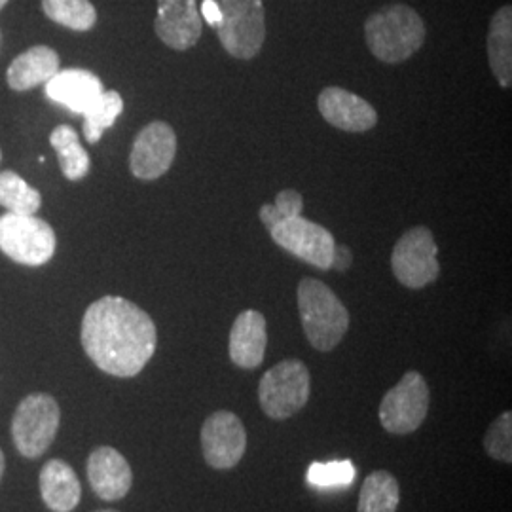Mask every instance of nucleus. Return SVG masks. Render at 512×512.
Segmentation results:
<instances>
[{
  "mask_svg": "<svg viewBox=\"0 0 512 512\" xmlns=\"http://www.w3.org/2000/svg\"><path fill=\"white\" fill-rule=\"evenodd\" d=\"M80 338L93 365L116 378L137 376L158 344L152 317L122 296L93 302L84 313Z\"/></svg>",
  "mask_w": 512,
  "mask_h": 512,
  "instance_id": "f257e3e1",
  "label": "nucleus"
},
{
  "mask_svg": "<svg viewBox=\"0 0 512 512\" xmlns=\"http://www.w3.org/2000/svg\"><path fill=\"white\" fill-rule=\"evenodd\" d=\"M425 23L406 4H393L366 19L368 50L384 63H403L425 42Z\"/></svg>",
  "mask_w": 512,
  "mask_h": 512,
  "instance_id": "f03ea898",
  "label": "nucleus"
},
{
  "mask_svg": "<svg viewBox=\"0 0 512 512\" xmlns=\"http://www.w3.org/2000/svg\"><path fill=\"white\" fill-rule=\"evenodd\" d=\"M298 311L302 329L317 351H332L349 329V311L329 285L306 277L298 285Z\"/></svg>",
  "mask_w": 512,
  "mask_h": 512,
  "instance_id": "7ed1b4c3",
  "label": "nucleus"
},
{
  "mask_svg": "<svg viewBox=\"0 0 512 512\" xmlns=\"http://www.w3.org/2000/svg\"><path fill=\"white\" fill-rule=\"evenodd\" d=\"M310 370L298 359L272 366L258 384V401L268 418L285 421L298 414L310 399Z\"/></svg>",
  "mask_w": 512,
  "mask_h": 512,
  "instance_id": "20e7f679",
  "label": "nucleus"
},
{
  "mask_svg": "<svg viewBox=\"0 0 512 512\" xmlns=\"http://www.w3.org/2000/svg\"><path fill=\"white\" fill-rule=\"evenodd\" d=\"M222 48L236 59H253L264 44L266 23L262 0H217Z\"/></svg>",
  "mask_w": 512,
  "mask_h": 512,
  "instance_id": "39448f33",
  "label": "nucleus"
},
{
  "mask_svg": "<svg viewBox=\"0 0 512 512\" xmlns=\"http://www.w3.org/2000/svg\"><path fill=\"white\" fill-rule=\"evenodd\" d=\"M61 421L59 404L46 393H35L19 403L12 421V437L23 458H40L54 442Z\"/></svg>",
  "mask_w": 512,
  "mask_h": 512,
  "instance_id": "423d86ee",
  "label": "nucleus"
},
{
  "mask_svg": "<svg viewBox=\"0 0 512 512\" xmlns=\"http://www.w3.org/2000/svg\"><path fill=\"white\" fill-rule=\"evenodd\" d=\"M55 234L35 215L6 213L0 217V251L23 266H42L55 253Z\"/></svg>",
  "mask_w": 512,
  "mask_h": 512,
  "instance_id": "0eeeda50",
  "label": "nucleus"
},
{
  "mask_svg": "<svg viewBox=\"0 0 512 512\" xmlns=\"http://www.w3.org/2000/svg\"><path fill=\"white\" fill-rule=\"evenodd\" d=\"M431 393L420 372L410 370L391 387L380 404V423L391 435H410L418 431L429 414Z\"/></svg>",
  "mask_w": 512,
  "mask_h": 512,
  "instance_id": "6e6552de",
  "label": "nucleus"
},
{
  "mask_svg": "<svg viewBox=\"0 0 512 512\" xmlns=\"http://www.w3.org/2000/svg\"><path fill=\"white\" fill-rule=\"evenodd\" d=\"M439 247L429 228L416 226L397 241L391 255V270L408 289H423L440 274Z\"/></svg>",
  "mask_w": 512,
  "mask_h": 512,
  "instance_id": "1a4fd4ad",
  "label": "nucleus"
},
{
  "mask_svg": "<svg viewBox=\"0 0 512 512\" xmlns=\"http://www.w3.org/2000/svg\"><path fill=\"white\" fill-rule=\"evenodd\" d=\"M203 458L209 467L217 471H228L238 465L247 450V433L243 421L230 410L213 412L203 421Z\"/></svg>",
  "mask_w": 512,
  "mask_h": 512,
  "instance_id": "9d476101",
  "label": "nucleus"
},
{
  "mask_svg": "<svg viewBox=\"0 0 512 512\" xmlns=\"http://www.w3.org/2000/svg\"><path fill=\"white\" fill-rule=\"evenodd\" d=\"M270 234L275 243L283 247L287 253L323 272L330 270L336 241L327 228L311 220L294 217L277 224L270 230Z\"/></svg>",
  "mask_w": 512,
  "mask_h": 512,
  "instance_id": "9b49d317",
  "label": "nucleus"
},
{
  "mask_svg": "<svg viewBox=\"0 0 512 512\" xmlns=\"http://www.w3.org/2000/svg\"><path fill=\"white\" fill-rule=\"evenodd\" d=\"M177 154V137L165 122H152L139 131L129 156L131 173L141 181H156L169 171Z\"/></svg>",
  "mask_w": 512,
  "mask_h": 512,
  "instance_id": "f8f14e48",
  "label": "nucleus"
},
{
  "mask_svg": "<svg viewBox=\"0 0 512 512\" xmlns=\"http://www.w3.org/2000/svg\"><path fill=\"white\" fill-rule=\"evenodd\" d=\"M154 29L160 40L171 50H190L202 37V16L198 0H158Z\"/></svg>",
  "mask_w": 512,
  "mask_h": 512,
  "instance_id": "ddd939ff",
  "label": "nucleus"
},
{
  "mask_svg": "<svg viewBox=\"0 0 512 512\" xmlns=\"http://www.w3.org/2000/svg\"><path fill=\"white\" fill-rule=\"evenodd\" d=\"M317 105L330 126L342 131L363 133L374 128L378 122V114L368 101L342 88L332 86L323 90Z\"/></svg>",
  "mask_w": 512,
  "mask_h": 512,
  "instance_id": "4468645a",
  "label": "nucleus"
},
{
  "mask_svg": "<svg viewBox=\"0 0 512 512\" xmlns=\"http://www.w3.org/2000/svg\"><path fill=\"white\" fill-rule=\"evenodd\" d=\"M88 480L97 497L118 501L126 497L133 484L128 459L110 446L95 448L88 458Z\"/></svg>",
  "mask_w": 512,
  "mask_h": 512,
  "instance_id": "2eb2a0df",
  "label": "nucleus"
},
{
  "mask_svg": "<svg viewBox=\"0 0 512 512\" xmlns=\"http://www.w3.org/2000/svg\"><path fill=\"white\" fill-rule=\"evenodd\" d=\"M268 332H266V319L260 311H241L234 327L230 330L228 353L234 365L245 370H253L262 365L266 355Z\"/></svg>",
  "mask_w": 512,
  "mask_h": 512,
  "instance_id": "dca6fc26",
  "label": "nucleus"
},
{
  "mask_svg": "<svg viewBox=\"0 0 512 512\" xmlns=\"http://www.w3.org/2000/svg\"><path fill=\"white\" fill-rule=\"evenodd\" d=\"M103 92L105 90L99 76L84 69L59 71L46 84V95L74 114H84Z\"/></svg>",
  "mask_w": 512,
  "mask_h": 512,
  "instance_id": "f3484780",
  "label": "nucleus"
},
{
  "mask_svg": "<svg viewBox=\"0 0 512 512\" xmlns=\"http://www.w3.org/2000/svg\"><path fill=\"white\" fill-rule=\"evenodd\" d=\"M40 494L50 511L73 512L82 497L73 467L61 459H50L40 471Z\"/></svg>",
  "mask_w": 512,
  "mask_h": 512,
  "instance_id": "a211bd4d",
  "label": "nucleus"
},
{
  "mask_svg": "<svg viewBox=\"0 0 512 512\" xmlns=\"http://www.w3.org/2000/svg\"><path fill=\"white\" fill-rule=\"evenodd\" d=\"M59 71L57 52L48 46H35L12 61L8 84L16 92H27L40 84H48Z\"/></svg>",
  "mask_w": 512,
  "mask_h": 512,
  "instance_id": "6ab92c4d",
  "label": "nucleus"
},
{
  "mask_svg": "<svg viewBox=\"0 0 512 512\" xmlns=\"http://www.w3.org/2000/svg\"><path fill=\"white\" fill-rule=\"evenodd\" d=\"M488 59L501 88L512 84V8L503 6L494 14L488 31Z\"/></svg>",
  "mask_w": 512,
  "mask_h": 512,
  "instance_id": "aec40b11",
  "label": "nucleus"
},
{
  "mask_svg": "<svg viewBox=\"0 0 512 512\" xmlns=\"http://www.w3.org/2000/svg\"><path fill=\"white\" fill-rule=\"evenodd\" d=\"M399 503V480L387 471H374L363 482L357 512H397Z\"/></svg>",
  "mask_w": 512,
  "mask_h": 512,
  "instance_id": "412c9836",
  "label": "nucleus"
},
{
  "mask_svg": "<svg viewBox=\"0 0 512 512\" xmlns=\"http://www.w3.org/2000/svg\"><path fill=\"white\" fill-rule=\"evenodd\" d=\"M50 145L57 152L63 175L69 181H80L88 175V171L92 167L90 156L80 145L78 133L71 126L55 128L50 135Z\"/></svg>",
  "mask_w": 512,
  "mask_h": 512,
  "instance_id": "4be33fe9",
  "label": "nucleus"
},
{
  "mask_svg": "<svg viewBox=\"0 0 512 512\" xmlns=\"http://www.w3.org/2000/svg\"><path fill=\"white\" fill-rule=\"evenodd\" d=\"M122 110H124V99L120 93L114 90L101 93L92 107L82 114L86 141L92 145L99 143L103 133L114 126Z\"/></svg>",
  "mask_w": 512,
  "mask_h": 512,
  "instance_id": "5701e85b",
  "label": "nucleus"
},
{
  "mask_svg": "<svg viewBox=\"0 0 512 512\" xmlns=\"http://www.w3.org/2000/svg\"><path fill=\"white\" fill-rule=\"evenodd\" d=\"M48 18L73 31H90L97 23V12L90 0H42Z\"/></svg>",
  "mask_w": 512,
  "mask_h": 512,
  "instance_id": "b1692460",
  "label": "nucleus"
},
{
  "mask_svg": "<svg viewBox=\"0 0 512 512\" xmlns=\"http://www.w3.org/2000/svg\"><path fill=\"white\" fill-rule=\"evenodd\" d=\"M42 196L29 183H25L18 173L2 171L0 173V205L8 213L35 215L40 209Z\"/></svg>",
  "mask_w": 512,
  "mask_h": 512,
  "instance_id": "393cba45",
  "label": "nucleus"
},
{
  "mask_svg": "<svg viewBox=\"0 0 512 512\" xmlns=\"http://www.w3.org/2000/svg\"><path fill=\"white\" fill-rule=\"evenodd\" d=\"M357 475L355 465L344 461H329V463H313L308 469V482L315 488H336V486H349Z\"/></svg>",
  "mask_w": 512,
  "mask_h": 512,
  "instance_id": "a878e982",
  "label": "nucleus"
},
{
  "mask_svg": "<svg viewBox=\"0 0 512 512\" xmlns=\"http://www.w3.org/2000/svg\"><path fill=\"white\" fill-rule=\"evenodd\" d=\"M484 448L490 458L512 463V412H503L497 420L488 427L484 437Z\"/></svg>",
  "mask_w": 512,
  "mask_h": 512,
  "instance_id": "bb28decb",
  "label": "nucleus"
},
{
  "mask_svg": "<svg viewBox=\"0 0 512 512\" xmlns=\"http://www.w3.org/2000/svg\"><path fill=\"white\" fill-rule=\"evenodd\" d=\"M302 209H304V198H302L300 192L291 190V188L281 190L275 198L274 205H262L260 207V220L264 222V226L268 230H272L277 224H281L285 220L302 217Z\"/></svg>",
  "mask_w": 512,
  "mask_h": 512,
  "instance_id": "cd10ccee",
  "label": "nucleus"
},
{
  "mask_svg": "<svg viewBox=\"0 0 512 512\" xmlns=\"http://www.w3.org/2000/svg\"><path fill=\"white\" fill-rule=\"evenodd\" d=\"M353 262V255L349 251V247L346 245H338L334 247V255H332V266L330 268H336L338 272H346L349 266Z\"/></svg>",
  "mask_w": 512,
  "mask_h": 512,
  "instance_id": "c85d7f7f",
  "label": "nucleus"
},
{
  "mask_svg": "<svg viewBox=\"0 0 512 512\" xmlns=\"http://www.w3.org/2000/svg\"><path fill=\"white\" fill-rule=\"evenodd\" d=\"M203 19L217 29V25L220 23V8L217 0H203L202 4Z\"/></svg>",
  "mask_w": 512,
  "mask_h": 512,
  "instance_id": "c756f323",
  "label": "nucleus"
},
{
  "mask_svg": "<svg viewBox=\"0 0 512 512\" xmlns=\"http://www.w3.org/2000/svg\"><path fill=\"white\" fill-rule=\"evenodd\" d=\"M2 475H4V454L0 452V480H2Z\"/></svg>",
  "mask_w": 512,
  "mask_h": 512,
  "instance_id": "7c9ffc66",
  "label": "nucleus"
},
{
  "mask_svg": "<svg viewBox=\"0 0 512 512\" xmlns=\"http://www.w3.org/2000/svg\"><path fill=\"white\" fill-rule=\"evenodd\" d=\"M6 4H8V0H0V10H2Z\"/></svg>",
  "mask_w": 512,
  "mask_h": 512,
  "instance_id": "2f4dec72",
  "label": "nucleus"
},
{
  "mask_svg": "<svg viewBox=\"0 0 512 512\" xmlns=\"http://www.w3.org/2000/svg\"><path fill=\"white\" fill-rule=\"evenodd\" d=\"M97 512H118V511H110V509H107V511H97Z\"/></svg>",
  "mask_w": 512,
  "mask_h": 512,
  "instance_id": "473e14b6",
  "label": "nucleus"
},
{
  "mask_svg": "<svg viewBox=\"0 0 512 512\" xmlns=\"http://www.w3.org/2000/svg\"><path fill=\"white\" fill-rule=\"evenodd\" d=\"M0 158H2V154H0Z\"/></svg>",
  "mask_w": 512,
  "mask_h": 512,
  "instance_id": "72a5a7b5",
  "label": "nucleus"
}]
</instances>
